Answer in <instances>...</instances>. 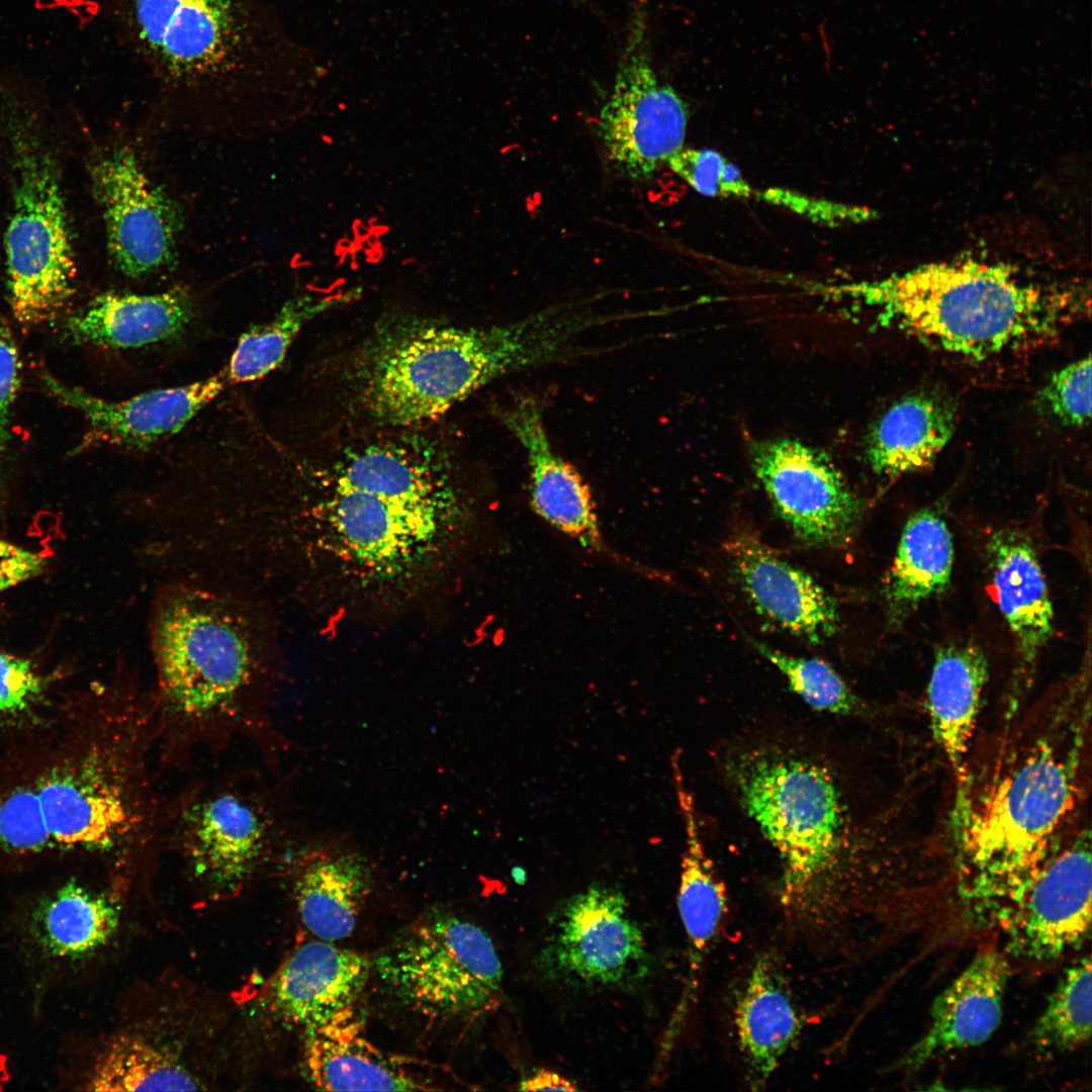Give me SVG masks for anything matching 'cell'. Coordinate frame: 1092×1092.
Returning <instances> with one entry per match:
<instances>
[{"label":"cell","instance_id":"6da1fadb","mask_svg":"<svg viewBox=\"0 0 1092 1092\" xmlns=\"http://www.w3.org/2000/svg\"><path fill=\"white\" fill-rule=\"evenodd\" d=\"M1090 742V700L1074 690L1003 721L968 760L948 835L969 895L1006 904L1084 815Z\"/></svg>","mask_w":1092,"mask_h":1092},{"label":"cell","instance_id":"7a4b0ae2","mask_svg":"<svg viewBox=\"0 0 1092 1092\" xmlns=\"http://www.w3.org/2000/svg\"><path fill=\"white\" fill-rule=\"evenodd\" d=\"M584 330L567 305L483 328L390 317L354 364L356 397L379 426L422 424L498 377L579 358Z\"/></svg>","mask_w":1092,"mask_h":1092},{"label":"cell","instance_id":"3957f363","mask_svg":"<svg viewBox=\"0 0 1092 1092\" xmlns=\"http://www.w3.org/2000/svg\"><path fill=\"white\" fill-rule=\"evenodd\" d=\"M840 291L896 329L978 360L1060 332L1089 311L1083 285L1042 281L977 258L935 262Z\"/></svg>","mask_w":1092,"mask_h":1092},{"label":"cell","instance_id":"277c9868","mask_svg":"<svg viewBox=\"0 0 1092 1092\" xmlns=\"http://www.w3.org/2000/svg\"><path fill=\"white\" fill-rule=\"evenodd\" d=\"M154 646L160 769L186 768L198 750L241 738L271 747L266 671L228 611L205 598L170 599L156 615Z\"/></svg>","mask_w":1092,"mask_h":1092},{"label":"cell","instance_id":"5b68a950","mask_svg":"<svg viewBox=\"0 0 1092 1092\" xmlns=\"http://www.w3.org/2000/svg\"><path fill=\"white\" fill-rule=\"evenodd\" d=\"M154 699L119 690L90 713L77 751L34 783L55 846L121 864L162 845Z\"/></svg>","mask_w":1092,"mask_h":1092},{"label":"cell","instance_id":"8992f818","mask_svg":"<svg viewBox=\"0 0 1092 1092\" xmlns=\"http://www.w3.org/2000/svg\"><path fill=\"white\" fill-rule=\"evenodd\" d=\"M106 2L121 43L169 93L259 94L304 65L265 0Z\"/></svg>","mask_w":1092,"mask_h":1092},{"label":"cell","instance_id":"52a82bcc","mask_svg":"<svg viewBox=\"0 0 1092 1092\" xmlns=\"http://www.w3.org/2000/svg\"><path fill=\"white\" fill-rule=\"evenodd\" d=\"M723 771L780 856L778 901L787 922L801 938L814 934L829 915L849 848L835 778L807 753L768 742L729 752Z\"/></svg>","mask_w":1092,"mask_h":1092},{"label":"cell","instance_id":"ba28073f","mask_svg":"<svg viewBox=\"0 0 1092 1092\" xmlns=\"http://www.w3.org/2000/svg\"><path fill=\"white\" fill-rule=\"evenodd\" d=\"M7 124L13 174L5 235L14 317L35 325L56 316L74 292L76 265L55 159L31 114L15 102Z\"/></svg>","mask_w":1092,"mask_h":1092},{"label":"cell","instance_id":"9c48e42d","mask_svg":"<svg viewBox=\"0 0 1092 1092\" xmlns=\"http://www.w3.org/2000/svg\"><path fill=\"white\" fill-rule=\"evenodd\" d=\"M372 969L399 1003L435 1022L477 1018L502 996L504 971L491 937L444 909H431L400 930Z\"/></svg>","mask_w":1092,"mask_h":1092},{"label":"cell","instance_id":"30bf717a","mask_svg":"<svg viewBox=\"0 0 1092 1092\" xmlns=\"http://www.w3.org/2000/svg\"><path fill=\"white\" fill-rule=\"evenodd\" d=\"M283 836L274 794L253 770L193 782L164 801L163 846L215 886L237 887L252 877Z\"/></svg>","mask_w":1092,"mask_h":1092},{"label":"cell","instance_id":"8fae6325","mask_svg":"<svg viewBox=\"0 0 1092 1092\" xmlns=\"http://www.w3.org/2000/svg\"><path fill=\"white\" fill-rule=\"evenodd\" d=\"M645 2L639 0L634 9L614 88L599 118L609 159L636 181L652 178L684 148L689 119L687 104L651 68Z\"/></svg>","mask_w":1092,"mask_h":1092},{"label":"cell","instance_id":"7c38bea8","mask_svg":"<svg viewBox=\"0 0 1092 1092\" xmlns=\"http://www.w3.org/2000/svg\"><path fill=\"white\" fill-rule=\"evenodd\" d=\"M542 970L582 987H620L647 975L643 932L622 891L593 884L553 913L539 961Z\"/></svg>","mask_w":1092,"mask_h":1092},{"label":"cell","instance_id":"4fadbf2b","mask_svg":"<svg viewBox=\"0 0 1092 1092\" xmlns=\"http://www.w3.org/2000/svg\"><path fill=\"white\" fill-rule=\"evenodd\" d=\"M1091 834L1083 815L1005 904L1006 951L1032 962L1059 959L1091 927Z\"/></svg>","mask_w":1092,"mask_h":1092},{"label":"cell","instance_id":"5bb4252c","mask_svg":"<svg viewBox=\"0 0 1092 1092\" xmlns=\"http://www.w3.org/2000/svg\"><path fill=\"white\" fill-rule=\"evenodd\" d=\"M753 472L777 514L804 543L847 542L862 517V505L840 470L822 451L790 438L753 442Z\"/></svg>","mask_w":1092,"mask_h":1092},{"label":"cell","instance_id":"9a60e30c","mask_svg":"<svg viewBox=\"0 0 1092 1092\" xmlns=\"http://www.w3.org/2000/svg\"><path fill=\"white\" fill-rule=\"evenodd\" d=\"M91 177L115 267L131 279L169 268L177 254L181 214L134 152L127 146L109 150L95 161Z\"/></svg>","mask_w":1092,"mask_h":1092},{"label":"cell","instance_id":"2e32d148","mask_svg":"<svg viewBox=\"0 0 1092 1092\" xmlns=\"http://www.w3.org/2000/svg\"><path fill=\"white\" fill-rule=\"evenodd\" d=\"M323 477L413 509L470 517L450 461L424 438H383L348 448Z\"/></svg>","mask_w":1092,"mask_h":1092},{"label":"cell","instance_id":"e0dca14e","mask_svg":"<svg viewBox=\"0 0 1092 1092\" xmlns=\"http://www.w3.org/2000/svg\"><path fill=\"white\" fill-rule=\"evenodd\" d=\"M302 1065L310 1085L326 1091L442 1090L430 1065L385 1052L365 1034L355 1004L302 1031Z\"/></svg>","mask_w":1092,"mask_h":1092},{"label":"cell","instance_id":"ac0fdd59","mask_svg":"<svg viewBox=\"0 0 1092 1092\" xmlns=\"http://www.w3.org/2000/svg\"><path fill=\"white\" fill-rule=\"evenodd\" d=\"M40 377L55 399L86 419L89 431L82 447L106 443L132 449L147 448L176 434L221 392L228 380L223 374L213 375L123 400H108L66 384L48 371Z\"/></svg>","mask_w":1092,"mask_h":1092},{"label":"cell","instance_id":"d6986e66","mask_svg":"<svg viewBox=\"0 0 1092 1092\" xmlns=\"http://www.w3.org/2000/svg\"><path fill=\"white\" fill-rule=\"evenodd\" d=\"M726 551L739 585L763 618L814 644L837 632L836 601L810 574L747 531L734 534Z\"/></svg>","mask_w":1092,"mask_h":1092},{"label":"cell","instance_id":"ffe728a7","mask_svg":"<svg viewBox=\"0 0 1092 1092\" xmlns=\"http://www.w3.org/2000/svg\"><path fill=\"white\" fill-rule=\"evenodd\" d=\"M498 420L524 448L531 474V505L551 526L583 547L600 549L601 533L588 485L553 449L544 424V402L518 392L495 411Z\"/></svg>","mask_w":1092,"mask_h":1092},{"label":"cell","instance_id":"44dd1931","mask_svg":"<svg viewBox=\"0 0 1092 1092\" xmlns=\"http://www.w3.org/2000/svg\"><path fill=\"white\" fill-rule=\"evenodd\" d=\"M1009 974L1005 954L995 948L979 951L936 997L928 1029L897 1067L914 1072L938 1057L988 1040L1001 1020Z\"/></svg>","mask_w":1092,"mask_h":1092},{"label":"cell","instance_id":"7402d4cb","mask_svg":"<svg viewBox=\"0 0 1092 1092\" xmlns=\"http://www.w3.org/2000/svg\"><path fill=\"white\" fill-rule=\"evenodd\" d=\"M371 962L333 941L308 940L297 946L277 970L267 988L271 1011L302 1031L356 1003Z\"/></svg>","mask_w":1092,"mask_h":1092},{"label":"cell","instance_id":"603a6c76","mask_svg":"<svg viewBox=\"0 0 1092 1092\" xmlns=\"http://www.w3.org/2000/svg\"><path fill=\"white\" fill-rule=\"evenodd\" d=\"M733 1014L746 1084L761 1090L799 1042L805 1025L775 951L755 958L735 995Z\"/></svg>","mask_w":1092,"mask_h":1092},{"label":"cell","instance_id":"cb8c5ba5","mask_svg":"<svg viewBox=\"0 0 1092 1092\" xmlns=\"http://www.w3.org/2000/svg\"><path fill=\"white\" fill-rule=\"evenodd\" d=\"M673 777L686 831L677 908L687 938L688 973L681 997L665 1032L664 1053L672 1050L696 1002L704 966L727 912L726 889L703 847L693 797L685 788L681 775Z\"/></svg>","mask_w":1092,"mask_h":1092},{"label":"cell","instance_id":"d4e9b609","mask_svg":"<svg viewBox=\"0 0 1092 1092\" xmlns=\"http://www.w3.org/2000/svg\"><path fill=\"white\" fill-rule=\"evenodd\" d=\"M987 554L997 607L1015 642L1022 672L1029 673L1054 633V608L1036 551L1027 536L992 533Z\"/></svg>","mask_w":1092,"mask_h":1092},{"label":"cell","instance_id":"484cf974","mask_svg":"<svg viewBox=\"0 0 1092 1092\" xmlns=\"http://www.w3.org/2000/svg\"><path fill=\"white\" fill-rule=\"evenodd\" d=\"M192 296L180 287L157 294L107 292L65 324L72 343L129 349L175 340L191 326Z\"/></svg>","mask_w":1092,"mask_h":1092},{"label":"cell","instance_id":"4316f807","mask_svg":"<svg viewBox=\"0 0 1092 1092\" xmlns=\"http://www.w3.org/2000/svg\"><path fill=\"white\" fill-rule=\"evenodd\" d=\"M988 662L976 645L951 644L935 655L926 688V707L931 736L953 779L964 780L976 730Z\"/></svg>","mask_w":1092,"mask_h":1092},{"label":"cell","instance_id":"83f0119b","mask_svg":"<svg viewBox=\"0 0 1092 1092\" xmlns=\"http://www.w3.org/2000/svg\"><path fill=\"white\" fill-rule=\"evenodd\" d=\"M368 861L355 851L315 853L300 866L294 896L302 923L318 939L349 937L372 890Z\"/></svg>","mask_w":1092,"mask_h":1092},{"label":"cell","instance_id":"f1b7e54d","mask_svg":"<svg viewBox=\"0 0 1092 1092\" xmlns=\"http://www.w3.org/2000/svg\"><path fill=\"white\" fill-rule=\"evenodd\" d=\"M954 408L940 396L917 393L893 403L874 424L866 458L879 475L895 477L928 466L954 431Z\"/></svg>","mask_w":1092,"mask_h":1092},{"label":"cell","instance_id":"f546056e","mask_svg":"<svg viewBox=\"0 0 1092 1092\" xmlns=\"http://www.w3.org/2000/svg\"><path fill=\"white\" fill-rule=\"evenodd\" d=\"M953 554L951 533L939 513L921 510L908 518L883 587L893 620L946 589Z\"/></svg>","mask_w":1092,"mask_h":1092},{"label":"cell","instance_id":"4dcf8cb0","mask_svg":"<svg viewBox=\"0 0 1092 1092\" xmlns=\"http://www.w3.org/2000/svg\"><path fill=\"white\" fill-rule=\"evenodd\" d=\"M117 924L111 899L73 881L40 901L31 916L34 940L59 959H79L104 946Z\"/></svg>","mask_w":1092,"mask_h":1092},{"label":"cell","instance_id":"1f68e13d","mask_svg":"<svg viewBox=\"0 0 1092 1092\" xmlns=\"http://www.w3.org/2000/svg\"><path fill=\"white\" fill-rule=\"evenodd\" d=\"M94 1091H188L199 1081L171 1053L132 1034L113 1037L88 1081Z\"/></svg>","mask_w":1092,"mask_h":1092},{"label":"cell","instance_id":"d6a6232c","mask_svg":"<svg viewBox=\"0 0 1092 1092\" xmlns=\"http://www.w3.org/2000/svg\"><path fill=\"white\" fill-rule=\"evenodd\" d=\"M350 299L346 294L327 298L305 295L289 300L267 324L255 326L240 337L226 368V379L248 382L266 376L281 364L309 321Z\"/></svg>","mask_w":1092,"mask_h":1092},{"label":"cell","instance_id":"836d02e7","mask_svg":"<svg viewBox=\"0 0 1092 1092\" xmlns=\"http://www.w3.org/2000/svg\"><path fill=\"white\" fill-rule=\"evenodd\" d=\"M1091 988V960L1084 957L1063 973L1030 1031V1043L1037 1053L1060 1055L1075 1051L1089 1040Z\"/></svg>","mask_w":1092,"mask_h":1092},{"label":"cell","instance_id":"e575fe53","mask_svg":"<svg viewBox=\"0 0 1092 1092\" xmlns=\"http://www.w3.org/2000/svg\"><path fill=\"white\" fill-rule=\"evenodd\" d=\"M754 648L784 675L790 689L812 709L840 716H859L864 705L837 671L818 658L787 654L761 642Z\"/></svg>","mask_w":1092,"mask_h":1092},{"label":"cell","instance_id":"d590c367","mask_svg":"<svg viewBox=\"0 0 1092 1092\" xmlns=\"http://www.w3.org/2000/svg\"><path fill=\"white\" fill-rule=\"evenodd\" d=\"M0 847L17 853L55 847L34 785L15 787L0 799Z\"/></svg>","mask_w":1092,"mask_h":1092},{"label":"cell","instance_id":"8d00e7d4","mask_svg":"<svg viewBox=\"0 0 1092 1092\" xmlns=\"http://www.w3.org/2000/svg\"><path fill=\"white\" fill-rule=\"evenodd\" d=\"M669 168L697 192L711 197L749 198L753 188L740 170L719 152L681 148L666 161Z\"/></svg>","mask_w":1092,"mask_h":1092},{"label":"cell","instance_id":"74e56055","mask_svg":"<svg viewBox=\"0 0 1092 1092\" xmlns=\"http://www.w3.org/2000/svg\"><path fill=\"white\" fill-rule=\"evenodd\" d=\"M1038 403L1064 426L1082 427L1091 416V358L1055 372L1038 394Z\"/></svg>","mask_w":1092,"mask_h":1092},{"label":"cell","instance_id":"f35d334b","mask_svg":"<svg viewBox=\"0 0 1092 1092\" xmlns=\"http://www.w3.org/2000/svg\"><path fill=\"white\" fill-rule=\"evenodd\" d=\"M753 196L827 226L860 223L875 216L873 210L863 206L815 198L781 187H771L760 192L754 191Z\"/></svg>","mask_w":1092,"mask_h":1092},{"label":"cell","instance_id":"ab89813d","mask_svg":"<svg viewBox=\"0 0 1092 1092\" xmlns=\"http://www.w3.org/2000/svg\"><path fill=\"white\" fill-rule=\"evenodd\" d=\"M20 383V361L14 338L0 321V475L11 451V416Z\"/></svg>","mask_w":1092,"mask_h":1092},{"label":"cell","instance_id":"60d3db41","mask_svg":"<svg viewBox=\"0 0 1092 1092\" xmlns=\"http://www.w3.org/2000/svg\"><path fill=\"white\" fill-rule=\"evenodd\" d=\"M39 691L40 681L30 662L0 651V712L23 711Z\"/></svg>","mask_w":1092,"mask_h":1092},{"label":"cell","instance_id":"b9f144b4","mask_svg":"<svg viewBox=\"0 0 1092 1092\" xmlns=\"http://www.w3.org/2000/svg\"><path fill=\"white\" fill-rule=\"evenodd\" d=\"M42 567L40 555L0 539V590L37 575Z\"/></svg>","mask_w":1092,"mask_h":1092},{"label":"cell","instance_id":"7bdbcfd3","mask_svg":"<svg viewBox=\"0 0 1092 1092\" xmlns=\"http://www.w3.org/2000/svg\"><path fill=\"white\" fill-rule=\"evenodd\" d=\"M518 1089L520 1091H577L579 1088L570 1080L561 1075L541 1069L533 1075L524 1078Z\"/></svg>","mask_w":1092,"mask_h":1092}]
</instances>
